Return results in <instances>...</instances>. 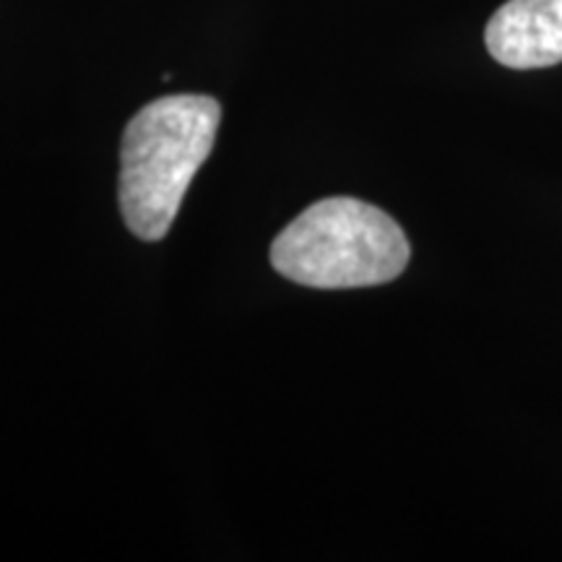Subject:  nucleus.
Segmentation results:
<instances>
[{"label":"nucleus","mask_w":562,"mask_h":562,"mask_svg":"<svg viewBox=\"0 0 562 562\" xmlns=\"http://www.w3.org/2000/svg\"><path fill=\"white\" fill-rule=\"evenodd\" d=\"M222 108L206 94L161 97L125 125L121 144L123 220L138 240L167 235L195 172L214 149Z\"/></svg>","instance_id":"f257e3e1"},{"label":"nucleus","mask_w":562,"mask_h":562,"mask_svg":"<svg viewBox=\"0 0 562 562\" xmlns=\"http://www.w3.org/2000/svg\"><path fill=\"white\" fill-rule=\"evenodd\" d=\"M412 248L383 209L347 195L305 209L271 245L281 277L313 290H360L402 277Z\"/></svg>","instance_id":"f03ea898"},{"label":"nucleus","mask_w":562,"mask_h":562,"mask_svg":"<svg viewBox=\"0 0 562 562\" xmlns=\"http://www.w3.org/2000/svg\"><path fill=\"white\" fill-rule=\"evenodd\" d=\"M487 50L505 68L531 70L562 63V0H508L484 32Z\"/></svg>","instance_id":"7ed1b4c3"}]
</instances>
